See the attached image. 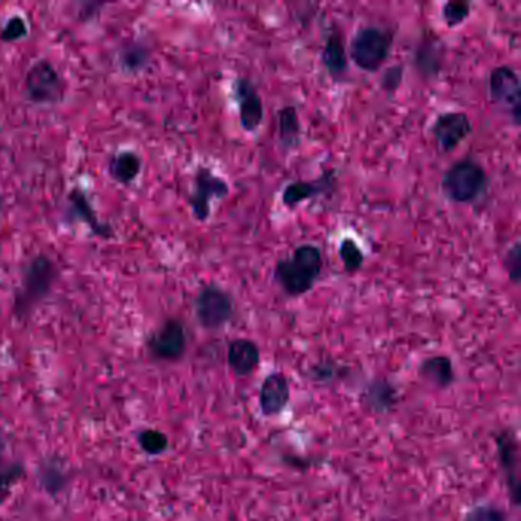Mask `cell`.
Listing matches in <instances>:
<instances>
[{
	"label": "cell",
	"instance_id": "obj_31",
	"mask_svg": "<svg viewBox=\"0 0 521 521\" xmlns=\"http://www.w3.org/2000/svg\"><path fill=\"white\" fill-rule=\"evenodd\" d=\"M148 60V54L144 49H138V47H133L130 51L126 53V57H124V63L128 65L130 69H138L139 65H144Z\"/></svg>",
	"mask_w": 521,
	"mask_h": 521
},
{
	"label": "cell",
	"instance_id": "obj_18",
	"mask_svg": "<svg viewBox=\"0 0 521 521\" xmlns=\"http://www.w3.org/2000/svg\"><path fill=\"white\" fill-rule=\"evenodd\" d=\"M419 376L437 389H448L455 378L453 361L448 356H430L419 365Z\"/></svg>",
	"mask_w": 521,
	"mask_h": 521
},
{
	"label": "cell",
	"instance_id": "obj_30",
	"mask_svg": "<svg viewBox=\"0 0 521 521\" xmlns=\"http://www.w3.org/2000/svg\"><path fill=\"white\" fill-rule=\"evenodd\" d=\"M403 78L404 66L394 65V66L387 67L383 77H381V89L387 92V94L393 95L403 85Z\"/></svg>",
	"mask_w": 521,
	"mask_h": 521
},
{
	"label": "cell",
	"instance_id": "obj_28",
	"mask_svg": "<svg viewBox=\"0 0 521 521\" xmlns=\"http://www.w3.org/2000/svg\"><path fill=\"white\" fill-rule=\"evenodd\" d=\"M521 247L520 242H516L507 250L506 254L503 257V266L506 270L507 277L512 283H520L521 272Z\"/></svg>",
	"mask_w": 521,
	"mask_h": 521
},
{
	"label": "cell",
	"instance_id": "obj_7",
	"mask_svg": "<svg viewBox=\"0 0 521 521\" xmlns=\"http://www.w3.org/2000/svg\"><path fill=\"white\" fill-rule=\"evenodd\" d=\"M230 195V185L220 176L214 175L207 167L196 171L193 191L189 196V207L196 220L207 222L211 214L213 200L225 199Z\"/></svg>",
	"mask_w": 521,
	"mask_h": 521
},
{
	"label": "cell",
	"instance_id": "obj_19",
	"mask_svg": "<svg viewBox=\"0 0 521 521\" xmlns=\"http://www.w3.org/2000/svg\"><path fill=\"white\" fill-rule=\"evenodd\" d=\"M277 126H279V142L283 150H292L297 148L301 135L299 112L294 106H284L277 114Z\"/></svg>",
	"mask_w": 521,
	"mask_h": 521
},
{
	"label": "cell",
	"instance_id": "obj_22",
	"mask_svg": "<svg viewBox=\"0 0 521 521\" xmlns=\"http://www.w3.org/2000/svg\"><path fill=\"white\" fill-rule=\"evenodd\" d=\"M25 468L20 462H0V505L10 497L17 482L24 477Z\"/></svg>",
	"mask_w": 521,
	"mask_h": 521
},
{
	"label": "cell",
	"instance_id": "obj_15",
	"mask_svg": "<svg viewBox=\"0 0 521 521\" xmlns=\"http://www.w3.org/2000/svg\"><path fill=\"white\" fill-rule=\"evenodd\" d=\"M260 364V351L256 342L248 338L232 340L228 346V365L234 374L247 378L256 372Z\"/></svg>",
	"mask_w": 521,
	"mask_h": 521
},
{
	"label": "cell",
	"instance_id": "obj_12",
	"mask_svg": "<svg viewBox=\"0 0 521 521\" xmlns=\"http://www.w3.org/2000/svg\"><path fill=\"white\" fill-rule=\"evenodd\" d=\"M337 187L335 170H327L320 178L313 180H294L286 185L281 193V202L286 209H294L303 202L333 193Z\"/></svg>",
	"mask_w": 521,
	"mask_h": 521
},
{
	"label": "cell",
	"instance_id": "obj_6",
	"mask_svg": "<svg viewBox=\"0 0 521 521\" xmlns=\"http://www.w3.org/2000/svg\"><path fill=\"white\" fill-rule=\"evenodd\" d=\"M65 81L57 69L46 62L36 63L25 78V92L36 105H56L65 97Z\"/></svg>",
	"mask_w": 521,
	"mask_h": 521
},
{
	"label": "cell",
	"instance_id": "obj_23",
	"mask_svg": "<svg viewBox=\"0 0 521 521\" xmlns=\"http://www.w3.org/2000/svg\"><path fill=\"white\" fill-rule=\"evenodd\" d=\"M338 254H340V259H342V266H344L347 274H355L364 265V252L351 237L342 239Z\"/></svg>",
	"mask_w": 521,
	"mask_h": 521
},
{
	"label": "cell",
	"instance_id": "obj_17",
	"mask_svg": "<svg viewBox=\"0 0 521 521\" xmlns=\"http://www.w3.org/2000/svg\"><path fill=\"white\" fill-rule=\"evenodd\" d=\"M498 455L502 462L503 469L506 474L507 486L511 489L512 498L516 505H518V497H520V484H518V475H516V466H518V448L516 442L511 433H502L497 437Z\"/></svg>",
	"mask_w": 521,
	"mask_h": 521
},
{
	"label": "cell",
	"instance_id": "obj_29",
	"mask_svg": "<svg viewBox=\"0 0 521 521\" xmlns=\"http://www.w3.org/2000/svg\"><path fill=\"white\" fill-rule=\"evenodd\" d=\"M465 521H507L502 509L491 505H480L466 514Z\"/></svg>",
	"mask_w": 521,
	"mask_h": 521
},
{
	"label": "cell",
	"instance_id": "obj_13",
	"mask_svg": "<svg viewBox=\"0 0 521 521\" xmlns=\"http://www.w3.org/2000/svg\"><path fill=\"white\" fill-rule=\"evenodd\" d=\"M291 399L288 379L281 373H271L261 383L259 404L263 416H275L283 412Z\"/></svg>",
	"mask_w": 521,
	"mask_h": 521
},
{
	"label": "cell",
	"instance_id": "obj_24",
	"mask_svg": "<svg viewBox=\"0 0 521 521\" xmlns=\"http://www.w3.org/2000/svg\"><path fill=\"white\" fill-rule=\"evenodd\" d=\"M137 442L139 448L148 455H161L169 448V437L166 436V433L155 428H146L138 433Z\"/></svg>",
	"mask_w": 521,
	"mask_h": 521
},
{
	"label": "cell",
	"instance_id": "obj_4",
	"mask_svg": "<svg viewBox=\"0 0 521 521\" xmlns=\"http://www.w3.org/2000/svg\"><path fill=\"white\" fill-rule=\"evenodd\" d=\"M394 36L390 29L381 26H361L352 37L349 56L360 71L378 72L389 60Z\"/></svg>",
	"mask_w": 521,
	"mask_h": 521
},
{
	"label": "cell",
	"instance_id": "obj_2",
	"mask_svg": "<svg viewBox=\"0 0 521 521\" xmlns=\"http://www.w3.org/2000/svg\"><path fill=\"white\" fill-rule=\"evenodd\" d=\"M488 175L479 162L465 158L446 169L442 176L441 189L446 199L453 204H473L488 189Z\"/></svg>",
	"mask_w": 521,
	"mask_h": 521
},
{
	"label": "cell",
	"instance_id": "obj_20",
	"mask_svg": "<svg viewBox=\"0 0 521 521\" xmlns=\"http://www.w3.org/2000/svg\"><path fill=\"white\" fill-rule=\"evenodd\" d=\"M141 167V158L138 157L137 153L126 150L110 159L109 173L119 184L128 185L132 180L137 179Z\"/></svg>",
	"mask_w": 521,
	"mask_h": 521
},
{
	"label": "cell",
	"instance_id": "obj_3",
	"mask_svg": "<svg viewBox=\"0 0 521 521\" xmlns=\"http://www.w3.org/2000/svg\"><path fill=\"white\" fill-rule=\"evenodd\" d=\"M58 277V270L53 259L40 254L36 257L24 272V281L15 299V315L19 320L28 318L42 300L53 290Z\"/></svg>",
	"mask_w": 521,
	"mask_h": 521
},
{
	"label": "cell",
	"instance_id": "obj_10",
	"mask_svg": "<svg viewBox=\"0 0 521 521\" xmlns=\"http://www.w3.org/2000/svg\"><path fill=\"white\" fill-rule=\"evenodd\" d=\"M473 133V124L464 112H445L434 119L432 135L437 148L444 153L455 152L460 144Z\"/></svg>",
	"mask_w": 521,
	"mask_h": 521
},
{
	"label": "cell",
	"instance_id": "obj_5",
	"mask_svg": "<svg viewBox=\"0 0 521 521\" xmlns=\"http://www.w3.org/2000/svg\"><path fill=\"white\" fill-rule=\"evenodd\" d=\"M195 313L200 326L207 331H218L234 315V300L218 284H207L196 297Z\"/></svg>",
	"mask_w": 521,
	"mask_h": 521
},
{
	"label": "cell",
	"instance_id": "obj_26",
	"mask_svg": "<svg viewBox=\"0 0 521 521\" xmlns=\"http://www.w3.org/2000/svg\"><path fill=\"white\" fill-rule=\"evenodd\" d=\"M40 482L47 493L58 494L66 485V477H65V473L60 466L54 465L53 462H47L40 468Z\"/></svg>",
	"mask_w": 521,
	"mask_h": 521
},
{
	"label": "cell",
	"instance_id": "obj_14",
	"mask_svg": "<svg viewBox=\"0 0 521 521\" xmlns=\"http://www.w3.org/2000/svg\"><path fill=\"white\" fill-rule=\"evenodd\" d=\"M322 66L333 81H342L349 71V57H347L346 43L342 29L338 26L332 28L327 36L326 43L322 53Z\"/></svg>",
	"mask_w": 521,
	"mask_h": 521
},
{
	"label": "cell",
	"instance_id": "obj_9",
	"mask_svg": "<svg viewBox=\"0 0 521 521\" xmlns=\"http://www.w3.org/2000/svg\"><path fill=\"white\" fill-rule=\"evenodd\" d=\"M148 352L155 360L173 363L187 351V332L179 320L170 318L158 329L148 342Z\"/></svg>",
	"mask_w": 521,
	"mask_h": 521
},
{
	"label": "cell",
	"instance_id": "obj_8",
	"mask_svg": "<svg viewBox=\"0 0 521 521\" xmlns=\"http://www.w3.org/2000/svg\"><path fill=\"white\" fill-rule=\"evenodd\" d=\"M489 97L494 105L507 110L518 126L521 119L520 77L511 66L494 67L489 74Z\"/></svg>",
	"mask_w": 521,
	"mask_h": 521
},
{
	"label": "cell",
	"instance_id": "obj_25",
	"mask_svg": "<svg viewBox=\"0 0 521 521\" xmlns=\"http://www.w3.org/2000/svg\"><path fill=\"white\" fill-rule=\"evenodd\" d=\"M469 15H471L469 2L455 0V2H446L445 5L442 6V19L448 28H457L469 19Z\"/></svg>",
	"mask_w": 521,
	"mask_h": 521
},
{
	"label": "cell",
	"instance_id": "obj_27",
	"mask_svg": "<svg viewBox=\"0 0 521 521\" xmlns=\"http://www.w3.org/2000/svg\"><path fill=\"white\" fill-rule=\"evenodd\" d=\"M28 36V26L20 15H13L6 20L4 28L0 29V40L5 43L17 42Z\"/></svg>",
	"mask_w": 521,
	"mask_h": 521
},
{
	"label": "cell",
	"instance_id": "obj_21",
	"mask_svg": "<svg viewBox=\"0 0 521 521\" xmlns=\"http://www.w3.org/2000/svg\"><path fill=\"white\" fill-rule=\"evenodd\" d=\"M71 209L77 218H81L86 223H89L90 230L94 234L101 237L112 236V230L107 225H101L100 220L95 216L94 209L90 207L89 200L80 189H74L69 195Z\"/></svg>",
	"mask_w": 521,
	"mask_h": 521
},
{
	"label": "cell",
	"instance_id": "obj_16",
	"mask_svg": "<svg viewBox=\"0 0 521 521\" xmlns=\"http://www.w3.org/2000/svg\"><path fill=\"white\" fill-rule=\"evenodd\" d=\"M442 63H444V46L437 36L422 38L414 58L417 71L425 78H434L441 72Z\"/></svg>",
	"mask_w": 521,
	"mask_h": 521
},
{
	"label": "cell",
	"instance_id": "obj_1",
	"mask_svg": "<svg viewBox=\"0 0 521 521\" xmlns=\"http://www.w3.org/2000/svg\"><path fill=\"white\" fill-rule=\"evenodd\" d=\"M322 252L317 245L303 243L295 248L292 256L280 259L274 266L275 283L284 294L297 299L308 294L322 272Z\"/></svg>",
	"mask_w": 521,
	"mask_h": 521
},
{
	"label": "cell",
	"instance_id": "obj_11",
	"mask_svg": "<svg viewBox=\"0 0 521 521\" xmlns=\"http://www.w3.org/2000/svg\"><path fill=\"white\" fill-rule=\"evenodd\" d=\"M234 94H236L237 105H239L240 126L245 132H257L265 118V109H263V100L256 85L250 78L240 77L234 83Z\"/></svg>",
	"mask_w": 521,
	"mask_h": 521
}]
</instances>
